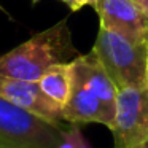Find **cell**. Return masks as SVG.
I'll list each match as a JSON object with an SVG mask.
<instances>
[{
  "instance_id": "6da1fadb",
  "label": "cell",
  "mask_w": 148,
  "mask_h": 148,
  "mask_svg": "<svg viewBox=\"0 0 148 148\" xmlns=\"http://www.w3.org/2000/svg\"><path fill=\"white\" fill-rule=\"evenodd\" d=\"M73 64V89L64 107V121L69 124H97L112 131L116 116L118 86L92 51L78 54Z\"/></svg>"
},
{
  "instance_id": "7a4b0ae2",
  "label": "cell",
  "mask_w": 148,
  "mask_h": 148,
  "mask_svg": "<svg viewBox=\"0 0 148 148\" xmlns=\"http://www.w3.org/2000/svg\"><path fill=\"white\" fill-rule=\"evenodd\" d=\"M78 54L72 42L69 19L64 18L8 53L0 54V75L38 81L49 67L70 62Z\"/></svg>"
},
{
  "instance_id": "3957f363",
  "label": "cell",
  "mask_w": 148,
  "mask_h": 148,
  "mask_svg": "<svg viewBox=\"0 0 148 148\" xmlns=\"http://www.w3.org/2000/svg\"><path fill=\"white\" fill-rule=\"evenodd\" d=\"M91 51L97 56L118 89H147V42H135L112 29L99 26Z\"/></svg>"
},
{
  "instance_id": "277c9868",
  "label": "cell",
  "mask_w": 148,
  "mask_h": 148,
  "mask_svg": "<svg viewBox=\"0 0 148 148\" xmlns=\"http://www.w3.org/2000/svg\"><path fill=\"white\" fill-rule=\"evenodd\" d=\"M64 131L0 94V148H56Z\"/></svg>"
},
{
  "instance_id": "5b68a950",
  "label": "cell",
  "mask_w": 148,
  "mask_h": 148,
  "mask_svg": "<svg viewBox=\"0 0 148 148\" xmlns=\"http://www.w3.org/2000/svg\"><path fill=\"white\" fill-rule=\"evenodd\" d=\"M112 134L113 148H138L148 143V92L145 88L118 89Z\"/></svg>"
},
{
  "instance_id": "8992f818",
  "label": "cell",
  "mask_w": 148,
  "mask_h": 148,
  "mask_svg": "<svg viewBox=\"0 0 148 148\" xmlns=\"http://www.w3.org/2000/svg\"><path fill=\"white\" fill-rule=\"evenodd\" d=\"M99 26L135 42L148 40V13L135 0H99L94 7Z\"/></svg>"
},
{
  "instance_id": "52a82bcc",
  "label": "cell",
  "mask_w": 148,
  "mask_h": 148,
  "mask_svg": "<svg viewBox=\"0 0 148 148\" xmlns=\"http://www.w3.org/2000/svg\"><path fill=\"white\" fill-rule=\"evenodd\" d=\"M0 94L40 118H45L56 124H62L64 121V108L43 92L38 81L0 75Z\"/></svg>"
},
{
  "instance_id": "ba28073f",
  "label": "cell",
  "mask_w": 148,
  "mask_h": 148,
  "mask_svg": "<svg viewBox=\"0 0 148 148\" xmlns=\"http://www.w3.org/2000/svg\"><path fill=\"white\" fill-rule=\"evenodd\" d=\"M38 84L49 99L64 108L72 96V89H73V64H72V61L61 62V64L49 67L38 80Z\"/></svg>"
},
{
  "instance_id": "9c48e42d",
  "label": "cell",
  "mask_w": 148,
  "mask_h": 148,
  "mask_svg": "<svg viewBox=\"0 0 148 148\" xmlns=\"http://www.w3.org/2000/svg\"><path fill=\"white\" fill-rule=\"evenodd\" d=\"M83 137L84 135L81 134L80 124H70V127L64 131V135L56 148H78Z\"/></svg>"
},
{
  "instance_id": "30bf717a",
  "label": "cell",
  "mask_w": 148,
  "mask_h": 148,
  "mask_svg": "<svg viewBox=\"0 0 148 148\" xmlns=\"http://www.w3.org/2000/svg\"><path fill=\"white\" fill-rule=\"evenodd\" d=\"M62 3H65L70 11H78L84 7H96L99 3V0H61Z\"/></svg>"
},
{
  "instance_id": "8fae6325",
  "label": "cell",
  "mask_w": 148,
  "mask_h": 148,
  "mask_svg": "<svg viewBox=\"0 0 148 148\" xmlns=\"http://www.w3.org/2000/svg\"><path fill=\"white\" fill-rule=\"evenodd\" d=\"M135 2H137L138 5H142V8L148 13V0H135Z\"/></svg>"
},
{
  "instance_id": "7c38bea8",
  "label": "cell",
  "mask_w": 148,
  "mask_h": 148,
  "mask_svg": "<svg viewBox=\"0 0 148 148\" xmlns=\"http://www.w3.org/2000/svg\"><path fill=\"white\" fill-rule=\"evenodd\" d=\"M78 148H92V147H91V145H89V142H88L86 138L83 137V140L80 142V147H78Z\"/></svg>"
},
{
  "instance_id": "4fadbf2b",
  "label": "cell",
  "mask_w": 148,
  "mask_h": 148,
  "mask_svg": "<svg viewBox=\"0 0 148 148\" xmlns=\"http://www.w3.org/2000/svg\"><path fill=\"white\" fill-rule=\"evenodd\" d=\"M147 92H148V40H147Z\"/></svg>"
},
{
  "instance_id": "5bb4252c",
  "label": "cell",
  "mask_w": 148,
  "mask_h": 148,
  "mask_svg": "<svg viewBox=\"0 0 148 148\" xmlns=\"http://www.w3.org/2000/svg\"><path fill=\"white\" fill-rule=\"evenodd\" d=\"M38 2H40V0H32V5H37Z\"/></svg>"
},
{
  "instance_id": "9a60e30c",
  "label": "cell",
  "mask_w": 148,
  "mask_h": 148,
  "mask_svg": "<svg viewBox=\"0 0 148 148\" xmlns=\"http://www.w3.org/2000/svg\"><path fill=\"white\" fill-rule=\"evenodd\" d=\"M138 148H148V143H145V145H142V147H138Z\"/></svg>"
}]
</instances>
